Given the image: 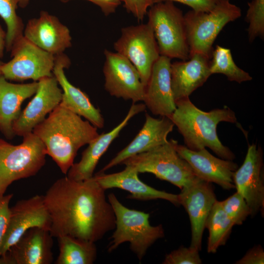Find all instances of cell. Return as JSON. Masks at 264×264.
I'll return each mask as SVG.
<instances>
[{"instance_id":"8fae6325","label":"cell","mask_w":264,"mask_h":264,"mask_svg":"<svg viewBox=\"0 0 264 264\" xmlns=\"http://www.w3.org/2000/svg\"><path fill=\"white\" fill-rule=\"evenodd\" d=\"M103 66L104 87L111 96L130 100L133 103L143 101L145 87L133 64L117 52L105 49Z\"/></svg>"},{"instance_id":"7c38bea8","label":"cell","mask_w":264,"mask_h":264,"mask_svg":"<svg viewBox=\"0 0 264 264\" xmlns=\"http://www.w3.org/2000/svg\"><path fill=\"white\" fill-rule=\"evenodd\" d=\"M233 181L238 192L245 199L254 217L264 212V176L262 148L255 144L248 145L241 166L234 172Z\"/></svg>"},{"instance_id":"7402d4cb","label":"cell","mask_w":264,"mask_h":264,"mask_svg":"<svg viewBox=\"0 0 264 264\" xmlns=\"http://www.w3.org/2000/svg\"><path fill=\"white\" fill-rule=\"evenodd\" d=\"M145 123L134 139L99 172L117 165L134 155L148 151L168 142V134L173 130L174 124L166 116L155 118L146 113Z\"/></svg>"},{"instance_id":"277c9868","label":"cell","mask_w":264,"mask_h":264,"mask_svg":"<svg viewBox=\"0 0 264 264\" xmlns=\"http://www.w3.org/2000/svg\"><path fill=\"white\" fill-rule=\"evenodd\" d=\"M108 198L115 218V230L108 251L112 252L122 243L129 242L131 250L141 261L148 248L157 240L164 237L162 226L151 225L149 214L127 208L113 193L110 194Z\"/></svg>"},{"instance_id":"ba28073f","label":"cell","mask_w":264,"mask_h":264,"mask_svg":"<svg viewBox=\"0 0 264 264\" xmlns=\"http://www.w3.org/2000/svg\"><path fill=\"white\" fill-rule=\"evenodd\" d=\"M241 15V8L230 0H221L207 12H187L184 19L190 55L198 53L210 59L218 34L228 23Z\"/></svg>"},{"instance_id":"f35d334b","label":"cell","mask_w":264,"mask_h":264,"mask_svg":"<svg viewBox=\"0 0 264 264\" xmlns=\"http://www.w3.org/2000/svg\"><path fill=\"white\" fill-rule=\"evenodd\" d=\"M30 0H18V6L22 8H24L28 4Z\"/></svg>"},{"instance_id":"52a82bcc","label":"cell","mask_w":264,"mask_h":264,"mask_svg":"<svg viewBox=\"0 0 264 264\" xmlns=\"http://www.w3.org/2000/svg\"><path fill=\"white\" fill-rule=\"evenodd\" d=\"M148 22L156 41L160 56L185 61L189 59L184 15L170 1L154 3L149 9Z\"/></svg>"},{"instance_id":"2e32d148","label":"cell","mask_w":264,"mask_h":264,"mask_svg":"<svg viewBox=\"0 0 264 264\" xmlns=\"http://www.w3.org/2000/svg\"><path fill=\"white\" fill-rule=\"evenodd\" d=\"M173 143L176 152L189 163L198 178L225 190L235 188L233 175L238 166L233 160L216 157L205 148L193 151L174 139Z\"/></svg>"},{"instance_id":"8992f818","label":"cell","mask_w":264,"mask_h":264,"mask_svg":"<svg viewBox=\"0 0 264 264\" xmlns=\"http://www.w3.org/2000/svg\"><path fill=\"white\" fill-rule=\"evenodd\" d=\"M121 164L133 169L138 173L153 174L157 178L168 181L180 189L199 178L189 163L176 152L173 139L130 157Z\"/></svg>"},{"instance_id":"4316f807","label":"cell","mask_w":264,"mask_h":264,"mask_svg":"<svg viewBox=\"0 0 264 264\" xmlns=\"http://www.w3.org/2000/svg\"><path fill=\"white\" fill-rule=\"evenodd\" d=\"M234 225L224 212L221 201L216 200L205 223V228L209 231L208 253H216L220 246L225 244Z\"/></svg>"},{"instance_id":"f546056e","label":"cell","mask_w":264,"mask_h":264,"mask_svg":"<svg viewBox=\"0 0 264 264\" xmlns=\"http://www.w3.org/2000/svg\"><path fill=\"white\" fill-rule=\"evenodd\" d=\"M245 20L248 23V40L252 42L256 38L264 37V0H252L248 2Z\"/></svg>"},{"instance_id":"4fadbf2b","label":"cell","mask_w":264,"mask_h":264,"mask_svg":"<svg viewBox=\"0 0 264 264\" xmlns=\"http://www.w3.org/2000/svg\"><path fill=\"white\" fill-rule=\"evenodd\" d=\"M50 217L43 195L18 201L10 208L7 229L0 250V258L28 229L39 227L50 230Z\"/></svg>"},{"instance_id":"ffe728a7","label":"cell","mask_w":264,"mask_h":264,"mask_svg":"<svg viewBox=\"0 0 264 264\" xmlns=\"http://www.w3.org/2000/svg\"><path fill=\"white\" fill-rule=\"evenodd\" d=\"M171 59L160 56L154 63L145 87L143 102L156 115L169 117L176 109L171 82Z\"/></svg>"},{"instance_id":"5b68a950","label":"cell","mask_w":264,"mask_h":264,"mask_svg":"<svg viewBox=\"0 0 264 264\" xmlns=\"http://www.w3.org/2000/svg\"><path fill=\"white\" fill-rule=\"evenodd\" d=\"M45 147L33 132L13 145L0 138V195L13 182L35 176L45 163Z\"/></svg>"},{"instance_id":"484cf974","label":"cell","mask_w":264,"mask_h":264,"mask_svg":"<svg viewBox=\"0 0 264 264\" xmlns=\"http://www.w3.org/2000/svg\"><path fill=\"white\" fill-rule=\"evenodd\" d=\"M58 240L59 253L56 264H92L97 257L95 242L68 235H62Z\"/></svg>"},{"instance_id":"ac0fdd59","label":"cell","mask_w":264,"mask_h":264,"mask_svg":"<svg viewBox=\"0 0 264 264\" xmlns=\"http://www.w3.org/2000/svg\"><path fill=\"white\" fill-rule=\"evenodd\" d=\"M23 36L42 49L56 56L71 46L69 29L57 17L42 11L38 18L30 20Z\"/></svg>"},{"instance_id":"5bb4252c","label":"cell","mask_w":264,"mask_h":264,"mask_svg":"<svg viewBox=\"0 0 264 264\" xmlns=\"http://www.w3.org/2000/svg\"><path fill=\"white\" fill-rule=\"evenodd\" d=\"M62 97V90L54 75L38 81L34 97L13 124L15 135L23 137L32 132L34 128L59 105Z\"/></svg>"},{"instance_id":"9a60e30c","label":"cell","mask_w":264,"mask_h":264,"mask_svg":"<svg viewBox=\"0 0 264 264\" xmlns=\"http://www.w3.org/2000/svg\"><path fill=\"white\" fill-rule=\"evenodd\" d=\"M180 190L179 203L186 209L191 222L190 246L199 251L206 219L217 200L214 188L212 183L198 178Z\"/></svg>"},{"instance_id":"e0dca14e","label":"cell","mask_w":264,"mask_h":264,"mask_svg":"<svg viewBox=\"0 0 264 264\" xmlns=\"http://www.w3.org/2000/svg\"><path fill=\"white\" fill-rule=\"evenodd\" d=\"M52 236L39 227L28 229L0 258V264H50L53 262Z\"/></svg>"},{"instance_id":"3957f363","label":"cell","mask_w":264,"mask_h":264,"mask_svg":"<svg viewBox=\"0 0 264 264\" xmlns=\"http://www.w3.org/2000/svg\"><path fill=\"white\" fill-rule=\"evenodd\" d=\"M176 109L169 117L182 135L186 146L193 151L205 147L212 150L221 158L233 160V153L220 140L217 127L220 122L236 123L235 112L227 106L202 111L185 98L175 102Z\"/></svg>"},{"instance_id":"f1b7e54d","label":"cell","mask_w":264,"mask_h":264,"mask_svg":"<svg viewBox=\"0 0 264 264\" xmlns=\"http://www.w3.org/2000/svg\"><path fill=\"white\" fill-rule=\"evenodd\" d=\"M18 0H0V17L6 26L5 48L10 51L14 43L23 36L24 25L17 15Z\"/></svg>"},{"instance_id":"d6a6232c","label":"cell","mask_w":264,"mask_h":264,"mask_svg":"<svg viewBox=\"0 0 264 264\" xmlns=\"http://www.w3.org/2000/svg\"><path fill=\"white\" fill-rule=\"evenodd\" d=\"M126 10L138 21H142L154 0H121Z\"/></svg>"},{"instance_id":"ab89813d","label":"cell","mask_w":264,"mask_h":264,"mask_svg":"<svg viewBox=\"0 0 264 264\" xmlns=\"http://www.w3.org/2000/svg\"><path fill=\"white\" fill-rule=\"evenodd\" d=\"M3 63L0 61V77L1 76V67Z\"/></svg>"},{"instance_id":"603a6c76","label":"cell","mask_w":264,"mask_h":264,"mask_svg":"<svg viewBox=\"0 0 264 264\" xmlns=\"http://www.w3.org/2000/svg\"><path fill=\"white\" fill-rule=\"evenodd\" d=\"M210 59L203 55L195 53L190 55L187 60L171 63V88L175 102L189 97L212 75Z\"/></svg>"},{"instance_id":"30bf717a","label":"cell","mask_w":264,"mask_h":264,"mask_svg":"<svg viewBox=\"0 0 264 264\" xmlns=\"http://www.w3.org/2000/svg\"><path fill=\"white\" fill-rule=\"evenodd\" d=\"M12 59L3 63L1 75L7 80H40L53 75L55 56L39 48L23 36L17 40L11 49Z\"/></svg>"},{"instance_id":"74e56055","label":"cell","mask_w":264,"mask_h":264,"mask_svg":"<svg viewBox=\"0 0 264 264\" xmlns=\"http://www.w3.org/2000/svg\"><path fill=\"white\" fill-rule=\"evenodd\" d=\"M6 33L0 25V58L3 56V50L5 47Z\"/></svg>"},{"instance_id":"83f0119b","label":"cell","mask_w":264,"mask_h":264,"mask_svg":"<svg viewBox=\"0 0 264 264\" xmlns=\"http://www.w3.org/2000/svg\"><path fill=\"white\" fill-rule=\"evenodd\" d=\"M209 67L211 74H224L230 81L241 83L252 79L248 73L235 63L230 49L218 45L213 49Z\"/></svg>"},{"instance_id":"d6986e66","label":"cell","mask_w":264,"mask_h":264,"mask_svg":"<svg viewBox=\"0 0 264 264\" xmlns=\"http://www.w3.org/2000/svg\"><path fill=\"white\" fill-rule=\"evenodd\" d=\"M70 65V59L64 53L55 56L52 73L62 90L59 106L84 117L96 128L102 129L105 120L100 110L94 107L85 92L67 79L64 69L68 68Z\"/></svg>"},{"instance_id":"8d00e7d4","label":"cell","mask_w":264,"mask_h":264,"mask_svg":"<svg viewBox=\"0 0 264 264\" xmlns=\"http://www.w3.org/2000/svg\"><path fill=\"white\" fill-rule=\"evenodd\" d=\"M62 2H67L72 0H59ZM97 5L103 14L107 16L114 13L120 5L121 0H86Z\"/></svg>"},{"instance_id":"836d02e7","label":"cell","mask_w":264,"mask_h":264,"mask_svg":"<svg viewBox=\"0 0 264 264\" xmlns=\"http://www.w3.org/2000/svg\"><path fill=\"white\" fill-rule=\"evenodd\" d=\"M12 194L0 195V250L7 229L9 218V203Z\"/></svg>"},{"instance_id":"44dd1931","label":"cell","mask_w":264,"mask_h":264,"mask_svg":"<svg viewBox=\"0 0 264 264\" xmlns=\"http://www.w3.org/2000/svg\"><path fill=\"white\" fill-rule=\"evenodd\" d=\"M146 109L144 104L132 103L125 118L110 131L99 134L90 142L82 154L79 162L73 163L66 176L76 180H84L93 177L98 162L113 141L128 124L130 120Z\"/></svg>"},{"instance_id":"1f68e13d","label":"cell","mask_w":264,"mask_h":264,"mask_svg":"<svg viewBox=\"0 0 264 264\" xmlns=\"http://www.w3.org/2000/svg\"><path fill=\"white\" fill-rule=\"evenodd\" d=\"M198 252L197 249L190 246H181L167 254L162 264H200L202 262Z\"/></svg>"},{"instance_id":"d4e9b609","label":"cell","mask_w":264,"mask_h":264,"mask_svg":"<svg viewBox=\"0 0 264 264\" xmlns=\"http://www.w3.org/2000/svg\"><path fill=\"white\" fill-rule=\"evenodd\" d=\"M37 88L38 82L14 84L0 77V131L7 138L15 135L13 124L21 114L22 104L35 94Z\"/></svg>"},{"instance_id":"d590c367","label":"cell","mask_w":264,"mask_h":264,"mask_svg":"<svg viewBox=\"0 0 264 264\" xmlns=\"http://www.w3.org/2000/svg\"><path fill=\"white\" fill-rule=\"evenodd\" d=\"M236 264H264V251L258 245L254 246Z\"/></svg>"},{"instance_id":"6da1fadb","label":"cell","mask_w":264,"mask_h":264,"mask_svg":"<svg viewBox=\"0 0 264 264\" xmlns=\"http://www.w3.org/2000/svg\"><path fill=\"white\" fill-rule=\"evenodd\" d=\"M105 191L93 177L56 180L44 196L52 237L68 235L95 242L114 229L115 215Z\"/></svg>"},{"instance_id":"e575fe53","label":"cell","mask_w":264,"mask_h":264,"mask_svg":"<svg viewBox=\"0 0 264 264\" xmlns=\"http://www.w3.org/2000/svg\"><path fill=\"white\" fill-rule=\"evenodd\" d=\"M221 0H154V3L170 1L185 4L196 12H207L212 10Z\"/></svg>"},{"instance_id":"9c48e42d","label":"cell","mask_w":264,"mask_h":264,"mask_svg":"<svg viewBox=\"0 0 264 264\" xmlns=\"http://www.w3.org/2000/svg\"><path fill=\"white\" fill-rule=\"evenodd\" d=\"M113 47L116 52L128 59L135 67L146 87L153 67L160 56L150 24L147 22L122 28L120 37Z\"/></svg>"},{"instance_id":"cb8c5ba5","label":"cell","mask_w":264,"mask_h":264,"mask_svg":"<svg viewBox=\"0 0 264 264\" xmlns=\"http://www.w3.org/2000/svg\"><path fill=\"white\" fill-rule=\"evenodd\" d=\"M138 172L125 166L123 171L112 174L98 172L93 178L105 190L120 188L130 193L129 199L149 200L157 199L166 200L179 205L178 195L157 190L142 182L138 176Z\"/></svg>"},{"instance_id":"4dcf8cb0","label":"cell","mask_w":264,"mask_h":264,"mask_svg":"<svg viewBox=\"0 0 264 264\" xmlns=\"http://www.w3.org/2000/svg\"><path fill=\"white\" fill-rule=\"evenodd\" d=\"M222 207L235 225H241L250 215L248 205L244 198L237 192L221 201Z\"/></svg>"},{"instance_id":"7a4b0ae2","label":"cell","mask_w":264,"mask_h":264,"mask_svg":"<svg viewBox=\"0 0 264 264\" xmlns=\"http://www.w3.org/2000/svg\"><path fill=\"white\" fill-rule=\"evenodd\" d=\"M32 132L44 144L46 155L65 175L74 163L78 150L99 135L97 128L88 121L59 105Z\"/></svg>"}]
</instances>
